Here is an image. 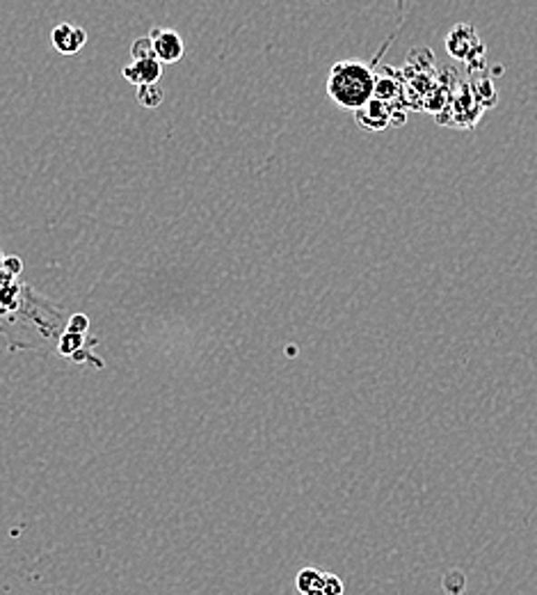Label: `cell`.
Returning <instances> with one entry per match:
<instances>
[{"instance_id":"6da1fadb","label":"cell","mask_w":537,"mask_h":595,"mask_svg":"<svg viewBox=\"0 0 537 595\" xmlns=\"http://www.w3.org/2000/svg\"><path fill=\"white\" fill-rule=\"evenodd\" d=\"M377 74L359 60H341L329 69L327 96L343 110L356 113L376 96Z\"/></svg>"},{"instance_id":"7a4b0ae2","label":"cell","mask_w":537,"mask_h":595,"mask_svg":"<svg viewBox=\"0 0 537 595\" xmlns=\"http://www.w3.org/2000/svg\"><path fill=\"white\" fill-rule=\"evenodd\" d=\"M153 42V51L162 64H174L186 55V44L183 37L171 28H151L149 33Z\"/></svg>"},{"instance_id":"3957f363","label":"cell","mask_w":537,"mask_h":595,"mask_svg":"<svg viewBox=\"0 0 537 595\" xmlns=\"http://www.w3.org/2000/svg\"><path fill=\"white\" fill-rule=\"evenodd\" d=\"M355 117L356 124L366 131H385L389 129V124H394V110L377 96H373L364 108L356 110Z\"/></svg>"},{"instance_id":"277c9868","label":"cell","mask_w":537,"mask_h":595,"mask_svg":"<svg viewBox=\"0 0 537 595\" xmlns=\"http://www.w3.org/2000/svg\"><path fill=\"white\" fill-rule=\"evenodd\" d=\"M51 42H53V48H55L60 55H76V53H81V48L87 44V33L85 28H81V25H73L69 24V21H64V24L53 28Z\"/></svg>"},{"instance_id":"5b68a950","label":"cell","mask_w":537,"mask_h":595,"mask_svg":"<svg viewBox=\"0 0 537 595\" xmlns=\"http://www.w3.org/2000/svg\"><path fill=\"white\" fill-rule=\"evenodd\" d=\"M162 67H165V64H162L158 57H147V60H133L131 64H126V67L122 69V74H124V78L131 85L140 87L161 81Z\"/></svg>"},{"instance_id":"8992f818","label":"cell","mask_w":537,"mask_h":595,"mask_svg":"<svg viewBox=\"0 0 537 595\" xmlns=\"http://www.w3.org/2000/svg\"><path fill=\"white\" fill-rule=\"evenodd\" d=\"M446 42H460L462 46H457V48H453L451 51V55L453 57H457V60H464V57H471L474 55V51H471V44H481L478 42V35H475V30L471 28V25H457V28H453V33L448 35L446 37Z\"/></svg>"},{"instance_id":"52a82bcc","label":"cell","mask_w":537,"mask_h":595,"mask_svg":"<svg viewBox=\"0 0 537 595\" xmlns=\"http://www.w3.org/2000/svg\"><path fill=\"white\" fill-rule=\"evenodd\" d=\"M325 575L327 572H320L316 568H307L298 575V590L302 595H323L325 589Z\"/></svg>"},{"instance_id":"ba28073f","label":"cell","mask_w":537,"mask_h":595,"mask_svg":"<svg viewBox=\"0 0 537 595\" xmlns=\"http://www.w3.org/2000/svg\"><path fill=\"white\" fill-rule=\"evenodd\" d=\"M138 104L147 110H156L158 105L165 101V92L158 83H149V85H140L138 87Z\"/></svg>"},{"instance_id":"9c48e42d","label":"cell","mask_w":537,"mask_h":595,"mask_svg":"<svg viewBox=\"0 0 537 595\" xmlns=\"http://www.w3.org/2000/svg\"><path fill=\"white\" fill-rule=\"evenodd\" d=\"M131 55L133 60H147V57H156V51H153L151 37H138L133 44H131Z\"/></svg>"},{"instance_id":"30bf717a","label":"cell","mask_w":537,"mask_h":595,"mask_svg":"<svg viewBox=\"0 0 537 595\" xmlns=\"http://www.w3.org/2000/svg\"><path fill=\"white\" fill-rule=\"evenodd\" d=\"M323 595H343V581L337 575H325Z\"/></svg>"}]
</instances>
